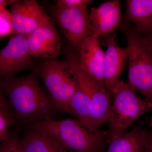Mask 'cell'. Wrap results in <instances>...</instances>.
I'll use <instances>...</instances> for the list:
<instances>
[{
	"mask_svg": "<svg viewBox=\"0 0 152 152\" xmlns=\"http://www.w3.org/2000/svg\"><path fill=\"white\" fill-rule=\"evenodd\" d=\"M25 152H67L62 144L47 133L33 128L22 139Z\"/></svg>",
	"mask_w": 152,
	"mask_h": 152,
	"instance_id": "2e32d148",
	"label": "cell"
},
{
	"mask_svg": "<svg viewBox=\"0 0 152 152\" xmlns=\"http://www.w3.org/2000/svg\"><path fill=\"white\" fill-rule=\"evenodd\" d=\"M151 125H152V119H151Z\"/></svg>",
	"mask_w": 152,
	"mask_h": 152,
	"instance_id": "484cf974",
	"label": "cell"
},
{
	"mask_svg": "<svg viewBox=\"0 0 152 152\" xmlns=\"http://www.w3.org/2000/svg\"><path fill=\"white\" fill-rule=\"evenodd\" d=\"M145 152H152V132H150L148 141L146 147Z\"/></svg>",
	"mask_w": 152,
	"mask_h": 152,
	"instance_id": "cb8c5ba5",
	"label": "cell"
},
{
	"mask_svg": "<svg viewBox=\"0 0 152 152\" xmlns=\"http://www.w3.org/2000/svg\"><path fill=\"white\" fill-rule=\"evenodd\" d=\"M16 0H0V8L6 7L9 4H12Z\"/></svg>",
	"mask_w": 152,
	"mask_h": 152,
	"instance_id": "d4e9b609",
	"label": "cell"
},
{
	"mask_svg": "<svg viewBox=\"0 0 152 152\" xmlns=\"http://www.w3.org/2000/svg\"><path fill=\"white\" fill-rule=\"evenodd\" d=\"M75 52L83 70L98 83L105 86V53L101 48L99 39L92 36L88 37Z\"/></svg>",
	"mask_w": 152,
	"mask_h": 152,
	"instance_id": "8fae6325",
	"label": "cell"
},
{
	"mask_svg": "<svg viewBox=\"0 0 152 152\" xmlns=\"http://www.w3.org/2000/svg\"><path fill=\"white\" fill-rule=\"evenodd\" d=\"M92 1L91 0H59L56 6L58 8L87 7Z\"/></svg>",
	"mask_w": 152,
	"mask_h": 152,
	"instance_id": "ffe728a7",
	"label": "cell"
},
{
	"mask_svg": "<svg viewBox=\"0 0 152 152\" xmlns=\"http://www.w3.org/2000/svg\"><path fill=\"white\" fill-rule=\"evenodd\" d=\"M26 37L32 57L56 60L61 53V38L51 18Z\"/></svg>",
	"mask_w": 152,
	"mask_h": 152,
	"instance_id": "9c48e42d",
	"label": "cell"
},
{
	"mask_svg": "<svg viewBox=\"0 0 152 152\" xmlns=\"http://www.w3.org/2000/svg\"><path fill=\"white\" fill-rule=\"evenodd\" d=\"M151 132L140 127L108 139L106 152H145Z\"/></svg>",
	"mask_w": 152,
	"mask_h": 152,
	"instance_id": "5bb4252c",
	"label": "cell"
},
{
	"mask_svg": "<svg viewBox=\"0 0 152 152\" xmlns=\"http://www.w3.org/2000/svg\"><path fill=\"white\" fill-rule=\"evenodd\" d=\"M11 8L13 35L27 36L51 19L36 0H16Z\"/></svg>",
	"mask_w": 152,
	"mask_h": 152,
	"instance_id": "52a82bcc",
	"label": "cell"
},
{
	"mask_svg": "<svg viewBox=\"0 0 152 152\" xmlns=\"http://www.w3.org/2000/svg\"><path fill=\"white\" fill-rule=\"evenodd\" d=\"M54 15L64 35L75 51L85 39L92 36L91 23L87 7H57Z\"/></svg>",
	"mask_w": 152,
	"mask_h": 152,
	"instance_id": "8992f818",
	"label": "cell"
},
{
	"mask_svg": "<svg viewBox=\"0 0 152 152\" xmlns=\"http://www.w3.org/2000/svg\"><path fill=\"white\" fill-rule=\"evenodd\" d=\"M12 15L6 7L0 8V37L12 34Z\"/></svg>",
	"mask_w": 152,
	"mask_h": 152,
	"instance_id": "d6986e66",
	"label": "cell"
},
{
	"mask_svg": "<svg viewBox=\"0 0 152 152\" xmlns=\"http://www.w3.org/2000/svg\"><path fill=\"white\" fill-rule=\"evenodd\" d=\"M127 41V83L152 104V54L132 25L122 20L119 26Z\"/></svg>",
	"mask_w": 152,
	"mask_h": 152,
	"instance_id": "7a4b0ae2",
	"label": "cell"
},
{
	"mask_svg": "<svg viewBox=\"0 0 152 152\" xmlns=\"http://www.w3.org/2000/svg\"><path fill=\"white\" fill-rule=\"evenodd\" d=\"M14 118L11 113L0 112V133L7 139L9 127L14 122Z\"/></svg>",
	"mask_w": 152,
	"mask_h": 152,
	"instance_id": "44dd1931",
	"label": "cell"
},
{
	"mask_svg": "<svg viewBox=\"0 0 152 152\" xmlns=\"http://www.w3.org/2000/svg\"><path fill=\"white\" fill-rule=\"evenodd\" d=\"M103 37L102 44L107 47L105 53L104 83L109 95L120 82V77L128 62L127 48L119 46L116 43L115 34L112 32Z\"/></svg>",
	"mask_w": 152,
	"mask_h": 152,
	"instance_id": "30bf717a",
	"label": "cell"
},
{
	"mask_svg": "<svg viewBox=\"0 0 152 152\" xmlns=\"http://www.w3.org/2000/svg\"><path fill=\"white\" fill-rule=\"evenodd\" d=\"M70 106L74 116L77 117L82 124L89 129L91 99L79 86L72 98Z\"/></svg>",
	"mask_w": 152,
	"mask_h": 152,
	"instance_id": "e0dca14e",
	"label": "cell"
},
{
	"mask_svg": "<svg viewBox=\"0 0 152 152\" xmlns=\"http://www.w3.org/2000/svg\"><path fill=\"white\" fill-rule=\"evenodd\" d=\"M142 37L144 42L152 54V34Z\"/></svg>",
	"mask_w": 152,
	"mask_h": 152,
	"instance_id": "603a6c76",
	"label": "cell"
},
{
	"mask_svg": "<svg viewBox=\"0 0 152 152\" xmlns=\"http://www.w3.org/2000/svg\"><path fill=\"white\" fill-rule=\"evenodd\" d=\"M122 20L142 36L152 34V0H127Z\"/></svg>",
	"mask_w": 152,
	"mask_h": 152,
	"instance_id": "4fadbf2b",
	"label": "cell"
},
{
	"mask_svg": "<svg viewBox=\"0 0 152 152\" xmlns=\"http://www.w3.org/2000/svg\"><path fill=\"white\" fill-rule=\"evenodd\" d=\"M26 36L13 35L8 43L0 50V77H11L33 67Z\"/></svg>",
	"mask_w": 152,
	"mask_h": 152,
	"instance_id": "ba28073f",
	"label": "cell"
},
{
	"mask_svg": "<svg viewBox=\"0 0 152 152\" xmlns=\"http://www.w3.org/2000/svg\"><path fill=\"white\" fill-rule=\"evenodd\" d=\"M0 112L10 113L8 109L7 104L4 98L3 97L2 94L0 91Z\"/></svg>",
	"mask_w": 152,
	"mask_h": 152,
	"instance_id": "7402d4cb",
	"label": "cell"
},
{
	"mask_svg": "<svg viewBox=\"0 0 152 152\" xmlns=\"http://www.w3.org/2000/svg\"><path fill=\"white\" fill-rule=\"evenodd\" d=\"M89 97L91 104L89 129L95 132L102 125L109 122L112 104L105 86L98 87Z\"/></svg>",
	"mask_w": 152,
	"mask_h": 152,
	"instance_id": "9a60e30c",
	"label": "cell"
},
{
	"mask_svg": "<svg viewBox=\"0 0 152 152\" xmlns=\"http://www.w3.org/2000/svg\"><path fill=\"white\" fill-rule=\"evenodd\" d=\"M0 87L5 92L14 112L23 122L34 124L50 121L58 111L35 73L20 78H2L0 79Z\"/></svg>",
	"mask_w": 152,
	"mask_h": 152,
	"instance_id": "6da1fadb",
	"label": "cell"
},
{
	"mask_svg": "<svg viewBox=\"0 0 152 152\" xmlns=\"http://www.w3.org/2000/svg\"><path fill=\"white\" fill-rule=\"evenodd\" d=\"M33 127L47 133L68 150L77 152H99L103 145L106 132H92L80 121L72 119L34 123Z\"/></svg>",
	"mask_w": 152,
	"mask_h": 152,
	"instance_id": "3957f363",
	"label": "cell"
},
{
	"mask_svg": "<svg viewBox=\"0 0 152 152\" xmlns=\"http://www.w3.org/2000/svg\"><path fill=\"white\" fill-rule=\"evenodd\" d=\"M37 73L44 82L57 110L74 116L70 104L79 84L73 69L67 60H44Z\"/></svg>",
	"mask_w": 152,
	"mask_h": 152,
	"instance_id": "277c9868",
	"label": "cell"
},
{
	"mask_svg": "<svg viewBox=\"0 0 152 152\" xmlns=\"http://www.w3.org/2000/svg\"><path fill=\"white\" fill-rule=\"evenodd\" d=\"M135 92L123 80H120L113 90L108 139L124 133L144 113L152 110V104L139 97Z\"/></svg>",
	"mask_w": 152,
	"mask_h": 152,
	"instance_id": "5b68a950",
	"label": "cell"
},
{
	"mask_svg": "<svg viewBox=\"0 0 152 152\" xmlns=\"http://www.w3.org/2000/svg\"><path fill=\"white\" fill-rule=\"evenodd\" d=\"M0 152H25L22 139L16 134L8 135L0 145Z\"/></svg>",
	"mask_w": 152,
	"mask_h": 152,
	"instance_id": "ac0fdd59",
	"label": "cell"
},
{
	"mask_svg": "<svg viewBox=\"0 0 152 152\" xmlns=\"http://www.w3.org/2000/svg\"><path fill=\"white\" fill-rule=\"evenodd\" d=\"M121 6L119 1L114 0L105 2L98 7L91 9L89 17L92 36L99 39L119 27L122 19Z\"/></svg>",
	"mask_w": 152,
	"mask_h": 152,
	"instance_id": "7c38bea8",
	"label": "cell"
}]
</instances>
